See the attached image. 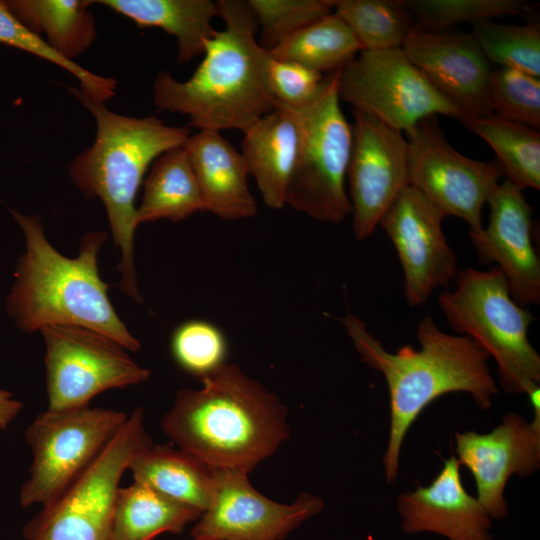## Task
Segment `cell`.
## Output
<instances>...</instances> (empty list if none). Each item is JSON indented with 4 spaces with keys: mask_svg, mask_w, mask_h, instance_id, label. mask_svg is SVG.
Wrapping results in <instances>:
<instances>
[{
    "mask_svg": "<svg viewBox=\"0 0 540 540\" xmlns=\"http://www.w3.org/2000/svg\"><path fill=\"white\" fill-rule=\"evenodd\" d=\"M363 362L382 373L389 392L390 429L383 467L393 483L399 470L404 438L421 412L437 398L464 392L487 410L498 387L488 365L489 355L472 339L442 331L433 317L418 324L419 349L410 345L388 352L354 314L341 319Z\"/></svg>",
    "mask_w": 540,
    "mask_h": 540,
    "instance_id": "cell-1",
    "label": "cell"
},
{
    "mask_svg": "<svg viewBox=\"0 0 540 540\" xmlns=\"http://www.w3.org/2000/svg\"><path fill=\"white\" fill-rule=\"evenodd\" d=\"M199 389L176 393L163 432L211 469L252 471L290 436L287 409L237 365L200 378Z\"/></svg>",
    "mask_w": 540,
    "mask_h": 540,
    "instance_id": "cell-2",
    "label": "cell"
},
{
    "mask_svg": "<svg viewBox=\"0 0 540 540\" xmlns=\"http://www.w3.org/2000/svg\"><path fill=\"white\" fill-rule=\"evenodd\" d=\"M224 22L204 42L203 59L188 80L159 72L152 98L160 110L178 112L200 130L245 132L276 106L268 68L272 59L256 39L258 22L244 0H219Z\"/></svg>",
    "mask_w": 540,
    "mask_h": 540,
    "instance_id": "cell-3",
    "label": "cell"
},
{
    "mask_svg": "<svg viewBox=\"0 0 540 540\" xmlns=\"http://www.w3.org/2000/svg\"><path fill=\"white\" fill-rule=\"evenodd\" d=\"M11 213L25 237V252L7 298V311L17 327L33 333L52 325L79 326L113 339L127 351H139V340L115 312L109 284L99 275L98 253L107 234L87 233L79 255L68 258L48 241L38 215Z\"/></svg>",
    "mask_w": 540,
    "mask_h": 540,
    "instance_id": "cell-4",
    "label": "cell"
},
{
    "mask_svg": "<svg viewBox=\"0 0 540 540\" xmlns=\"http://www.w3.org/2000/svg\"><path fill=\"white\" fill-rule=\"evenodd\" d=\"M66 88L96 123L95 140L72 160L69 177L85 197L103 203L114 245L121 251L120 289L142 302L134 261L137 191L150 164L165 151L182 146L191 135L190 128L167 125L155 116L121 115L104 102L85 97L75 87Z\"/></svg>",
    "mask_w": 540,
    "mask_h": 540,
    "instance_id": "cell-5",
    "label": "cell"
},
{
    "mask_svg": "<svg viewBox=\"0 0 540 540\" xmlns=\"http://www.w3.org/2000/svg\"><path fill=\"white\" fill-rule=\"evenodd\" d=\"M438 304L458 335L472 339L496 361L506 393L528 395L540 387V356L528 338L535 318L513 299L497 267L459 271L455 290L443 291Z\"/></svg>",
    "mask_w": 540,
    "mask_h": 540,
    "instance_id": "cell-6",
    "label": "cell"
},
{
    "mask_svg": "<svg viewBox=\"0 0 540 540\" xmlns=\"http://www.w3.org/2000/svg\"><path fill=\"white\" fill-rule=\"evenodd\" d=\"M341 69L324 76L308 105L294 108L301 137L285 200L296 211L327 223H340L351 213L345 180L353 136L340 107Z\"/></svg>",
    "mask_w": 540,
    "mask_h": 540,
    "instance_id": "cell-7",
    "label": "cell"
},
{
    "mask_svg": "<svg viewBox=\"0 0 540 540\" xmlns=\"http://www.w3.org/2000/svg\"><path fill=\"white\" fill-rule=\"evenodd\" d=\"M151 443L138 407L91 465L25 525V539L113 540L121 478L135 453Z\"/></svg>",
    "mask_w": 540,
    "mask_h": 540,
    "instance_id": "cell-8",
    "label": "cell"
},
{
    "mask_svg": "<svg viewBox=\"0 0 540 540\" xmlns=\"http://www.w3.org/2000/svg\"><path fill=\"white\" fill-rule=\"evenodd\" d=\"M128 416L90 405L38 414L25 431L33 460L20 491L21 506L44 507L56 500L98 457Z\"/></svg>",
    "mask_w": 540,
    "mask_h": 540,
    "instance_id": "cell-9",
    "label": "cell"
},
{
    "mask_svg": "<svg viewBox=\"0 0 540 540\" xmlns=\"http://www.w3.org/2000/svg\"><path fill=\"white\" fill-rule=\"evenodd\" d=\"M340 100L400 132L419 121L461 111L440 94L402 48L361 50L340 71Z\"/></svg>",
    "mask_w": 540,
    "mask_h": 540,
    "instance_id": "cell-10",
    "label": "cell"
},
{
    "mask_svg": "<svg viewBox=\"0 0 540 540\" xmlns=\"http://www.w3.org/2000/svg\"><path fill=\"white\" fill-rule=\"evenodd\" d=\"M49 410L88 406L98 394L146 382L150 371L120 344L96 331L73 325L40 330Z\"/></svg>",
    "mask_w": 540,
    "mask_h": 540,
    "instance_id": "cell-11",
    "label": "cell"
},
{
    "mask_svg": "<svg viewBox=\"0 0 540 540\" xmlns=\"http://www.w3.org/2000/svg\"><path fill=\"white\" fill-rule=\"evenodd\" d=\"M409 186L442 216L463 219L469 233L482 230V209L504 176L498 162L464 156L446 140L437 116L419 121L406 131Z\"/></svg>",
    "mask_w": 540,
    "mask_h": 540,
    "instance_id": "cell-12",
    "label": "cell"
},
{
    "mask_svg": "<svg viewBox=\"0 0 540 540\" xmlns=\"http://www.w3.org/2000/svg\"><path fill=\"white\" fill-rule=\"evenodd\" d=\"M353 116L348 196L355 237L364 240L409 185L408 144L402 132L376 117L356 109Z\"/></svg>",
    "mask_w": 540,
    "mask_h": 540,
    "instance_id": "cell-13",
    "label": "cell"
},
{
    "mask_svg": "<svg viewBox=\"0 0 540 540\" xmlns=\"http://www.w3.org/2000/svg\"><path fill=\"white\" fill-rule=\"evenodd\" d=\"M324 507L321 497L300 494L282 504L259 493L248 474L214 470V492L208 509L191 530L192 537L218 540H282Z\"/></svg>",
    "mask_w": 540,
    "mask_h": 540,
    "instance_id": "cell-14",
    "label": "cell"
},
{
    "mask_svg": "<svg viewBox=\"0 0 540 540\" xmlns=\"http://www.w3.org/2000/svg\"><path fill=\"white\" fill-rule=\"evenodd\" d=\"M443 216L414 188L406 186L379 225L393 243L404 273L407 303L418 307L458 275L455 252L442 230Z\"/></svg>",
    "mask_w": 540,
    "mask_h": 540,
    "instance_id": "cell-15",
    "label": "cell"
},
{
    "mask_svg": "<svg viewBox=\"0 0 540 540\" xmlns=\"http://www.w3.org/2000/svg\"><path fill=\"white\" fill-rule=\"evenodd\" d=\"M533 418L512 412L492 431L455 432V450L476 483V498L492 519L508 515L505 487L512 475L526 477L540 467V396L532 395Z\"/></svg>",
    "mask_w": 540,
    "mask_h": 540,
    "instance_id": "cell-16",
    "label": "cell"
},
{
    "mask_svg": "<svg viewBox=\"0 0 540 540\" xmlns=\"http://www.w3.org/2000/svg\"><path fill=\"white\" fill-rule=\"evenodd\" d=\"M402 50L463 116L494 114L490 103L493 67L471 33L413 27Z\"/></svg>",
    "mask_w": 540,
    "mask_h": 540,
    "instance_id": "cell-17",
    "label": "cell"
},
{
    "mask_svg": "<svg viewBox=\"0 0 540 540\" xmlns=\"http://www.w3.org/2000/svg\"><path fill=\"white\" fill-rule=\"evenodd\" d=\"M487 203V227L469 233L479 262L497 265L518 304H539L540 261L532 242L531 206L522 189L508 180L497 185Z\"/></svg>",
    "mask_w": 540,
    "mask_h": 540,
    "instance_id": "cell-18",
    "label": "cell"
},
{
    "mask_svg": "<svg viewBox=\"0 0 540 540\" xmlns=\"http://www.w3.org/2000/svg\"><path fill=\"white\" fill-rule=\"evenodd\" d=\"M460 466L452 456L430 485L398 496L403 531L430 532L448 540H495L491 533L493 519L464 488Z\"/></svg>",
    "mask_w": 540,
    "mask_h": 540,
    "instance_id": "cell-19",
    "label": "cell"
},
{
    "mask_svg": "<svg viewBox=\"0 0 540 540\" xmlns=\"http://www.w3.org/2000/svg\"><path fill=\"white\" fill-rule=\"evenodd\" d=\"M182 146L197 179L204 211L223 220L256 215L257 203L248 186L243 156L220 132L200 130Z\"/></svg>",
    "mask_w": 540,
    "mask_h": 540,
    "instance_id": "cell-20",
    "label": "cell"
},
{
    "mask_svg": "<svg viewBox=\"0 0 540 540\" xmlns=\"http://www.w3.org/2000/svg\"><path fill=\"white\" fill-rule=\"evenodd\" d=\"M241 154L265 204L283 208L301 137L296 109L276 101L275 108L245 132Z\"/></svg>",
    "mask_w": 540,
    "mask_h": 540,
    "instance_id": "cell-21",
    "label": "cell"
},
{
    "mask_svg": "<svg viewBox=\"0 0 540 540\" xmlns=\"http://www.w3.org/2000/svg\"><path fill=\"white\" fill-rule=\"evenodd\" d=\"M127 470L134 482L201 515L211 504L214 469L179 448L151 443L135 453Z\"/></svg>",
    "mask_w": 540,
    "mask_h": 540,
    "instance_id": "cell-22",
    "label": "cell"
},
{
    "mask_svg": "<svg viewBox=\"0 0 540 540\" xmlns=\"http://www.w3.org/2000/svg\"><path fill=\"white\" fill-rule=\"evenodd\" d=\"M94 3L129 18L139 27L160 28L174 36L180 63L202 55L204 42L216 31L211 22L218 16L217 1L100 0Z\"/></svg>",
    "mask_w": 540,
    "mask_h": 540,
    "instance_id": "cell-23",
    "label": "cell"
},
{
    "mask_svg": "<svg viewBox=\"0 0 540 540\" xmlns=\"http://www.w3.org/2000/svg\"><path fill=\"white\" fill-rule=\"evenodd\" d=\"M91 0H9L5 4L28 29L64 59L85 53L97 36Z\"/></svg>",
    "mask_w": 540,
    "mask_h": 540,
    "instance_id": "cell-24",
    "label": "cell"
},
{
    "mask_svg": "<svg viewBox=\"0 0 540 540\" xmlns=\"http://www.w3.org/2000/svg\"><path fill=\"white\" fill-rule=\"evenodd\" d=\"M204 211L200 188L183 146L162 153L152 163L144 181L137 226L161 219L178 222Z\"/></svg>",
    "mask_w": 540,
    "mask_h": 540,
    "instance_id": "cell-25",
    "label": "cell"
},
{
    "mask_svg": "<svg viewBox=\"0 0 540 540\" xmlns=\"http://www.w3.org/2000/svg\"><path fill=\"white\" fill-rule=\"evenodd\" d=\"M201 514L141 483L120 487L113 517V540H154L162 533H181Z\"/></svg>",
    "mask_w": 540,
    "mask_h": 540,
    "instance_id": "cell-26",
    "label": "cell"
},
{
    "mask_svg": "<svg viewBox=\"0 0 540 540\" xmlns=\"http://www.w3.org/2000/svg\"><path fill=\"white\" fill-rule=\"evenodd\" d=\"M495 152L506 180L520 189H540V134L527 125L495 114L459 119Z\"/></svg>",
    "mask_w": 540,
    "mask_h": 540,
    "instance_id": "cell-27",
    "label": "cell"
},
{
    "mask_svg": "<svg viewBox=\"0 0 540 540\" xmlns=\"http://www.w3.org/2000/svg\"><path fill=\"white\" fill-rule=\"evenodd\" d=\"M360 51L351 30L332 12L289 36L269 53L276 60L329 74L343 68Z\"/></svg>",
    "mask_w": 540,
    "mask_h": 540,
    "instance_id": "cell-28",
    "label": "cell"
},
{
    "mask_svg": "<svg viewBox=\"0 0 540 540\" xmlns=\"http://www.w3.org/2000/svg\"><path fill=\"white\" fill-rule=\"evenodd\" d=\"M361 50L402 48L413 25L402 0H330Z\"/></svg>",
    "mask_w": 540,
    "mask_h": 540,
    "instance_id": "cell-29",
    "label": "cell"
},
{
    "mask_svg": "<svg viewBox=\"0 0 540 540\" xmlns=\"http://www.w3.org/2000/svg\"><path fill=\"white\" fill-rule=\"evenodd\" d=\"M471 26V34L490 64L540 76L538 23L508 25L486 19Z\"/></svg>",
    "mask_w": 540,
    "mask_h": 540,
    "instance_id": "cell-30",
    "label": "cell"
},
{
    "mask_svg": "<svg viewBox=\"0 0 540 540\" xmlns=\"http://www.w3.org/2000/svg\"><path fill=\"white\" fill-rule=\"evenodd\" d=\"M415 19L414 27L429 32L452 29L462 23L513 16L526 11L524 0H402Z\"/></svg>",
    "mask_w": 540,
    "mask_h": 540,
    "instance_id": "cell-31",
    "label": "cell"
},
{
    "mask_svg": "<svg viewBox=\"0 0 540 540\" xmlns=\"http://www.w3.org/2000/svg\"><path fill=\"white\" fill-rule=\"evenodd\" d=\"M0 44L31 53L63 68L78 80L79 91L87 98L105 103L116 93L117 81L114 78L92 73L61 57L39 35L21 23L5 1H0Z\"/></svg>",
    "mask_w": 540,
    "mask_h": 540,
    "instance_id": "cell-32",
    "label": "cell"
},
{
    "mask_svg": "<svg viewBox=\"0 0 540 540\" xmlns=\"http://www.w3.org/2000/svg\"><path fill=\"white\" fill-rule=\"evenodd\" d=\"M261 29L258 43L271 50L307 25L333 12L330 0H247Z\"/></svg>",
    "mask_w": 540,
    "mask_h": 540,
    "instance_id": "cell-33",
    "label": "cell"
},
{
    "mask_svg": "<svg viewBox=\"0 0 540 540\" xmlns=\"http://www.w3.org/2000/svg\"><path fill=\"white\" fill-rule=\"evenodd\" d=\"M490 103L499 117L540 127V79L520 70L493 68L490 80Z\"/></svg>",
    "mask_w": 540,
    "mask_h": 540,
    "instance_id": "cell-34",
    "label": "cell"
},
{
    "mask_svg": "<svg viewBox=\"0 0 540 540\" xmlns=\"http://www.w3.org/2000/svg\"><path fill=\"white\" fill-rule=\"evenodd\" d=\"M171 352L183 370L202 378L225 364L227 344L215 325L192 320L174 331Z\"/></svg>",
    "mask_w": 540,
    "mask_h": 540,
    "instance_id": "cell-35",
    "label": "cell"
},
{
    "mask_svg": "<svg viewBox=\"0 0 540 540\" xmlns=\"http://www.w3.org/2000/svg\"><path fill=\"white\" fill-rule=\"evenodd\" d=\"M323 79L322 73L274 58L268 68V81L276 101L291 108L308 105L318 94Z\"/></svg>",
    "mask_w": 540,
    "mask_h": 540,
    "instance_id": "cell-36",
    "label": "cell"
},
{
    "mask_svg": "<svg viewBox=\"0 0 540 540\" xmlns=\"http://www.w3.org/2000/svg\"><path fill=\"white\" fill-rule=\"evenodd\" d=\"M23 404L13 395L0 389V429H5L18 416Z\"/></svg>",
    "mask_w": 540,
    "mask_h": 540,
    "instance_id": "cell-37",
    "label": "cell"
},
{
    "mask_svg": "<svg viewBox=\"0 0 540 540\" xmlns=\"http://www.w3.org/2000/svg\"><path fill=\"white\" fill-rule=\"evenodd\" d=\"M189 540H218V539H214V538H206V537H192L191 539Z\"/></svg>",
    "mask_w": 540,
    "mask_h": 540,
    "instance_id": "cell-38",
    "label": "cell"
}]
</instances>
